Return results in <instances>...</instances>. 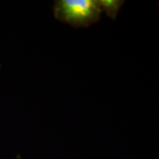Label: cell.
<instances>
[{
	"instance_id": "2",
	"label": "cell",
	"mask_w": 159,
	"mask_h": 159,
	"mask_svg": "<svg viewBox=\"0 0 159 159\" xmlns=\"http://www.w3.org/2000/svg\"><path fill=\"white\" fill-rule=\"evenodd\" d=\"M101 11H104L107 16L112 20H115L124 1L119 0H97Z\"/></svg>"
},
{
	"instance_id": "1",
	"label": "cell",
	"mask_w": 159,
	"mask_h": 159,
	"mask_svg": "<svg viewBox=\"0 0 159 159\" xmlns=\"http://www.w3.org/2000/svg\"><path fill=\"white\" fill-rule=\"evenodd\" d=\"M55 18L74 26L87 28L100 20L97 0H57L53 6Z\"/></svg>"
}]
</instances>
